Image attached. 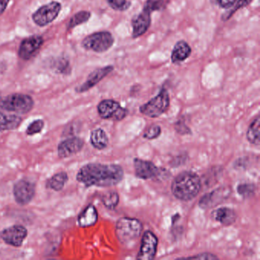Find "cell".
<instances>
[{"label":"cell","instance_id":"cell-1","mask_svg":"<svg viewBox=\"0 0 260 260\" xmlns=\"http://www.w3.org/2000/svg\"><path fill=\"white\" fill-rule=\"evenodd\" d=\"M124 170L117 164L90 162L82 167L77 174V180L86 187H112L118 185L124 178Z\"/></svg>","mask_w":260,"mask_h":260},{"label":"cell","instance_id":"cell-2","mask_svg":"<svg viewBox=\"0 0 260 260\" xmlns=\"http://www.w3.org/2000/svg\"><path fill=\"white\" fill-rule=\"evenodd\" d=\"M202 186V180L197 173L192 171H183L173 179L171 191L176 199L188 202L197 197Z\"/></svg>","mask_w":260,"mask_h":260},{"label":"cell","instance_id":"cell-3","mask_svg":"<svg viewBox=\"0 0 260 260\" xmlns=\"http://www.w3.org/2000/svg\"><path fill=\"white\" fill-rule=\"evenodd\" d=\"M141 220L134 217H123L118 219L115 226V234L121 244L127 246L136 241L142 234Z\"/></svg>","mask_w":260,"mask_h":260},{"label":"cell","instance_id":"cell-4","mask_svg":"<svg viewBox=\"0 0 260 260\" xmlns=\"http://www.w3.org/2000/svg\"><path fill=\"white\" fill-rule=\"evenodd\" d=\"M34 105L32 97L25 94L14 93L0 98V109L14 113H28Z\"/></svg>","mask_w":260,"mask_h":260},{"label":"cell","instance_id":"cell-5","mask_svg":"<svg viewBox=\"0 0 260 260\" xmlns=\"http://www.w3.org/2000/svg\"><path fill=\"white\" fill-rule=\"evenodd\" d=\"M170 106V94L167 89L162 88L156 96L140 107V112L149 118H156L167 112Z\"/></svg>","mask_w":260,"mask_h":260},{"label":"cell","instance_id":"cell-6","mask_svg":"<svg viewBox=\"0 0 260 260\" xmlns=\"http://www.w3.org/2000/svg\"><path fill=\"white\" fill-rule=\"evenodd\" d=\"M114 43L115 39L112 33L110 31H102L86 36L82 42V46L87 51L101 54L112 48Z\"/></svg>","mask_w":260,"mask_h":260},{"label":"cell","instance_id":"cell-7","mask_svg":"<svg viewBox=\"0 0 260 260\" xmlns=\"http://www.w3.org/2000/svg\"><path fill=\"white\" fill-rule=\"evenodd\" d=\"M97 111L103 119L113 121H122L128 115V110L113 100H104L100 102L97 106Z\"/></svg>","mask_w":260,"mask_h":260},{"label":"cell","instance_id":"cell-8","mask_svg":"<svg viewBox=\"0 0 260 260\" xmlns=\"http://www.w3.org/2000/svg\"><path fill=\"white\" fill-rule=\"evenodd\" d=\"M61 8V4L56 1L42 6L33 13V22L39 27L46 26L58 17Z\"/></svg>","mask_w":260,"mask_h":260},{"label":"cell","instance_id":"cell-9","mask_svg":"<svg viewBox=\"0 0 260 260\" xmlns=\"http://www.w3.org/2000/svg\"><path fill=\"white\" fill-rule=\"evenodd\" d=\"M231 188L229 186H220L215 188L201 198L199 206L204 210L214 208L228 199L231 196Z\"/></svg>","mask_w":260,"mask_h":260},{"label":"cell","instance_id":"cell-10","mask_svg":"<svg viewBox=\"0 0 260 260\" xmlns=\"http://www.w3.org/2000/svg\"><path fill=\"white\" fill-rule=\"evenodd\" d=\"M36 185L31 181L21 179L13 187V196L15 200L20 205H26L34 199L36 196Z\"/></svg>","mask_w":260,"mask_h":260},{"label":"cell","instance_id":"cell-11","mask_svg":"<svg viewBox=\"0 0 260 260\" xmlns=\"http://www.w3.org/2000/svg\"><path fill=\"white\" fill-rule=\"evenodd\" d=\"M28 237V230L22 225H13L5 228L0 232V238L5 243L14 247H19L23 244Z\"/></svg>","mask_w":260,"mask_h":260},{"label":"cell","instance_id":"cell-12","mask_svg":"<svg viewBox=\"0 0 260 260\" xmlns=\"http://www.w3.org/2000/svg\"><path fill=\"white\" fill-rule=\"evenodd\" d=\"M158 238L154 233L146 231L141 240V248L137 255V259L151 260L157 252Z\"/></svg>","mask_w":260,"mask_h":260},{"label":"cell","instance_id":"cell-13","mask_svg":"<svg viewBox=\"0 0 260 260\" xmlns=\"http://www.w3.org/2000/svg\"><path fill=\"white\" fill-rule=\"evenodd\" d=\"M151 12L143 7L141 13L132 18V39L141 37L148 31L151 25Z\"/></svg>","mask_w":260,"mask_h":260},{"label":"cell","instance_id":"cell-14","mask_svg":"<svg viewBox=\"0 0 260 260\" xmlns=\"http://www.w3.org/2000/svg\"><path fill=\"white\" fill-rule=\"evenodd\" d=\"M134 167L137 177L144 180L157 177L162 171L151 161L144 160L139 158L134 159Z\"/></svg>","mask_w":260,"mask_h":260},{"label":"cell","instance_id":"cell-15","mask_svg":"<svg viewBox=\"0 0 260 260\" xmlns=\"http://www.w3.org/2000/svg\"><path fill=\"white\" fill-rule=\"evenodd\" d=\"M44 44V39L40 36L26 38L21 42L19 48V57L22 60H28L38 52Z\"/></svg>","mask_w":260,"mask_h":260},{"label":"cell","instance_id":"cell-16","mask_svg":"<svg viewBox=\"0 0 260 260\" xmlns=\"http://www.w3.org/2000/svg\"><path fill=\"white\" fill-rule=\"evenodd\" d=\"M114 69L115 68H114L113 66L109 65V66L103 67V68H97V69L94 70L88 76L86 82L83 83L81 86H78L76 89V91L78 93L87 92L89 89L96 86L103 79L106 78L109 74H110L114 71Z\"/></svg>","mask_w":260,"mask_h":260},{"label":"cell","instance_id":"cell-17","mask_svg":"<svg viewBox=\"0 0 260 260\" xmlns=\"http://www.w3.org/2000/svg\"><path fill=\"white\" fill-rule=\"evenodd\" d=\"M84 141L78 137L67 138L59 144L57 153L60 158H68L81 151Z\"/></svg>","mask_w":260,"mask_h":260},{"label":"cell","instance_id":"cell-18","mask_svg":"<svg viewBox=\"0 0 260 260\" xmlns=\"http://www.w3.org/2000/svg\"><path fill=\"white\" fill-rule=\"evenodd\" d=\"M191 48L185 41L176 42L173 47L171 54V61L173 64H179L186 60L191 56Z\"/></svg>","mask_w":260,"mask_h":260},{"label":"cell","instance_id":"cell-19","mask_svg":"<svg viewBox=\"0 0 260 260\" xmlns=\"http://www.w3.org/2000/svg\"><path fill=\"white\" fill-rule=\"evenodd\" d=\"M237 217L236 211L228 207L217 208L212 214V217L216 221L226 226L234 224L237 220Z\"/></svg>","mask_w":260,"mask_h":260},{"label":"cell","instance_id":"cell-20","mask_svg":"<svg viewBox=\"0 0 260 260\" xmlns=\"http://www.w3.org/2000/svg\"><path fill=\"white\" fill-rule=\"evenodd\" d=\"M99 214L94 205H89L79 214L77 222L81 228L93 226L98 221Z\"/></svg>","mask_w":260,"mask_h":260},{"label":"cell","instance_id":"cell-21","mask_svg":"<svg viewBox=\"0 0 260 260\" xmlns=\"http://www.w3.org/2000/svg\"><path fill=\"white\" fill-rule=\"evenodd\" d=\"M109 138L103 129L96 128L90 135V143L94 148L99 150L106 149L109 145Z\"/></svg>","mask_w":260,"mask_h":260},{"label":"cell","instance_id":"cell-22","mask_svg":"<svg viewBox=\"0 0 260 260\" xmlns=\"http://www.w3.org/2000/svg\"><path fill=\"white\" fill-rule=\"evenodd\" d=\"M22 121V118L18 115H5L0 112V131L1 132L15 130L20 125Z\"/></svg>","mask_w":260,"mask_h":260},{"label":"cell","instance_id":"cell-23","mask_svg":"<svg viewBox=\"0 0 260 260\" xmlns=\"http://www.w3.org/2000/svg\"><path fill=\"white\" fill-rule=\"evenodd\" d=\"M259 127L260 118L259 115H258L249 124L247 132H246V139L250 144H253V145H259Z\"/></svg>","mask_w":260,"mask_h":260},{"label":"cell","instance_id":"cell-24","mask_svg":"<svg viewBox=\"0 0 260 260\" xmlns=\"http://www.w3.org/2000/svg\"><path fill=\"white\" fill-rule=\"evenodd\" d=\"M68 179L69 177H68V173L66 172H60V173H56L48 179L47 182V187L54 191H61L68 182Z\"/></svg>","mask_w":260,"mask_h":260},{"label":"cell","instance_id":"cell-25","mask_svg":"<svg viewBox=\"0 0 260 260\" xmlns=\"http://www.w3.org/2000/svg\"><path fill=\"white\" fill-rule=\"evenodd\" d=\"M253 0H237L235 4L231 7L230 10H226L223 15H222L220 19L222 22H226L229 20L238 10H241V9L245 8V7H248L252 4Z\"/></svg>","mask_w":260,"mask_h":260},{"label":"cell","instance_id":"cell-26","mask_svg":"<svg viewBox=\"0 0 260 260\" xmlns=\"http://www.w3.org/2000/svg\"><path fill=\"white\" fill-rule=\"evenodd\" d=\"M102 202L109 210H114L119 203V194L116 191H109L102 196Z\"/></svg>","mask_w":260,"mask_h":260},{"label":"cell","instance_id":"cell-27","mask_svg":"<svg viewBox=\"0 0 260 260\" xmlns=\"http://www.w3.org/2000/svg\"><path fill=\"white\" fill-rule=\"evenodd\" d=\"M91 18V13L89 11H80L76 13L68 24V29L71 30L78 25L86 23Z\"/></svg>","mask_w":260,"mask_h":260},{"label":"cell","instance_id":"cell-28","mask_svg":"<svg viewBox=\"0 0 260 260\" xmlns=\"http://www.w3.org/2000/svg\"><path fill=\"white\" fill-rule=\"evenodd\" d=\"M237 191L242 197L244 199H249L255 194V191H256V185L253 183H249V182L240 183L237 186Z\"/></svg>","mask_w":260,"mask_h":260},{"label":"cell","instance_id":"cell-29","mask_svg":"<svg viewBox=\"0 0 260 260\" xmlns=\"http://www.w3.org/2000/svg\"><path fill=\"white\" fill-rule=\"evenodd\" d=\"M169 2V0H146L144 8L147 9L152 13L153 12L162 11L167 7Z\"/></svg>","mask_w":260,"mask_h":260},{"label":"cell","instance_id":"cell-30","mask_svg":"<svg viewBox=\"0 0 260 260\" xmlns=\"http://www.w3.org/2000/svg\"><path fill=\"white\" fill-rule=\"evenodd\" d=\"M111 9L117 12H124L128 10L132 3L128 0H106Z\"/></svg>","mask_w":260,"mask_h":260},{"label":"cell","instance_id":"cell-31","mask_svg":"<svg viewBox=\"0 0 260 260\" xmlns=\"http://www.w3.org/2000/svg\"><path fill=\"white\" fill-rule=\"evenodd\" d=\"M161 133H162V129H161L160 126L153 124L147 127V130L144 132L143 137L145 139L154 140L159 138Z\"/></svg>","mask_w":260,"mask_h":260},{"label":"cell","instance_id":"cell-32","mask_svg":"<svg viewBox=\"0 0 260 260\" xmlns=\"http://www.w3.org/2000/svg\"><path fill=\"white\" fill-rule=\"evenodd\" d=\"M45 127V121L42 119L35 120L28 126L26 129V134L29 136L37 135L42 132Z\"/></svg>","mask_w":260,"mask_h":260},{"label":"cell","instance_id":"cell-33","mask_svg":"<svg viewBox=\"0 0 260 260\" xmlns=\"http://www.w3.org/2000/svg\"><path fill=\"white\" fill-rule=\"evenodd\" d=\"M174 128L181 135H191V131L185 124V120L179 119L175 123Z\"/></svg>","mask_w":260,"mask_h":260},{"label":"cell","instance_id":"cell-34","mask_svg":"<svg viewBox=\"0 0 260 260\" xmlns=\"http://www.w3.org/2000/svg\"><path fill=\"white\" fill-rule=\"evenodd\" d=\"M211 4L217 6L219 8L230 10L235 4L237 0H210Z\"/></svg>","mask_w":260,"mask_h":260},{"label":"cell","instance_id":"cell-35","mask_svg":"<svg viewBox=\"0 0 260 260\" xmlns=\"http://www.w3.org/2000/svg\"><path fill=\"white\" fill-rule=\"evenodd\" d=\"M186 258H194V259H218V257L213 253L210 252H203V253L197 254L196 255L185 257Z\"/></svg>","mask_w":260,"mask_h":260},{"label":"cell","instance_id":"cell-36","mask_svg":"<svg viewBox=\"0 0 260 260\" xmlns=\"http://www.w3.org/2000/svg\"><path fill=\"white\" fill-rule=\"evenodd\" d=\"M10 0H0V16L6 11Z\"/></svg>","mask_w":260,"mask_h":260}]
</instances>
